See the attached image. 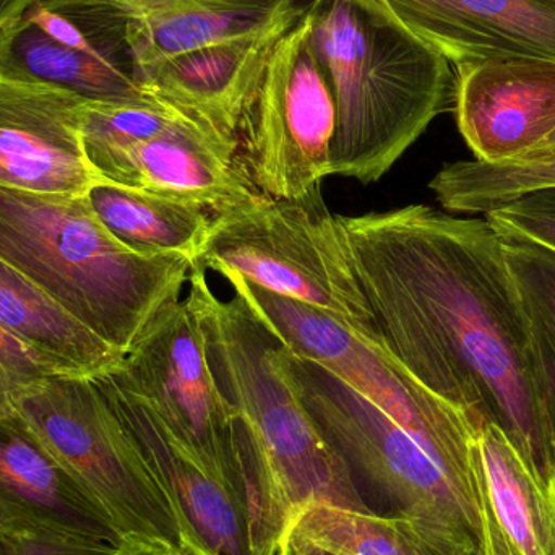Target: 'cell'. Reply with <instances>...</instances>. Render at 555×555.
I'll list each match as a JSON object with an SVG mask.
<instances>
[{"label":"cell","mask_w":555,"mask_h":555,"mask_svg":"<svg viewBox=\"0 0 555 555\" xmlns=\"http://www.w3.org/2000/svg\"><path fill=\"white\" fill-rule=\"evenodd\" d=\"M338 218L388 351L476 433L501 429L555 495L530 330L499 231L427 205Z\"/></svg>","instance_id":"obj_1"},{"label":"cell","mask_w":555,"mask_h":555,"mask_svg":"<svg viewBox=\"0 0 555 555\" xmlns=\"http://www.w3.org/2000/svg\"><path fill=\"white\" fill-rule=\"evenodd\" d=\"M304 9L335 98L333 176L380 181L434 119L455 109L453 65L380 0H307Z\"/></svg>","instance_id":"obj_2"},{"label":"cell","mask_w":555,"mask_h":555,"mask_svg":"<svg viewBox=\"0 0 555 555\" xmlns=\"http://www.w3.org/2000/svg\"><path fill=\"white\" fill-rule=\"evenodd\" d=\"M188 297L201 320L215 378L253 446L267 546L307 505L372 512L351 468L273 367L280 339L272 328L237 294L220 299L198 267L192 269Z\"/></svg>","instance_id":"obj_3"},{"label":"cell","mask_w":555,"mask_h":555,"mask_svg":"<svg viewBox=\"0 0 555 555\" xmlns=\"http://www.w3.org/2000/svg\"><path fill=\"white\" fill-rule=\"evenodd\" d=\"M0 260L35 281L126 358L153 320L181 299L194 263L120 244L88 195L0 188Z\"/></svg>","instance_id":"obj_4"},{"label":"cell","mask_w":555,"mask_h":555,"mask_svg":"<svg viewBox=\"0 0 555 555\" xmlns=\"http://www.w3.org/2000/svg\"><path fill=\"white\" fill-rule=\"evenodd\" d=\"M273 367L326 442L430 555H489L485 517L429 453L326 369L278 343Z\"/></svg>","instance_id":"obj_5"},{"label":"cell","mask_w":555,"mask_h":555,"mask_svg":"<svg viewBox=\"0 0 555 555\" xmlns=\"http://www.w3.org/2000/svg\"><path fill=\"white\" fill-rule=\"evenodd\" d=\"M221 276L284 348L332 372L403 427L481 511L475 469L478 433L459 410L417 382L384 343L338 315L278 296L234 273Z\"/></svg>","instance_id":"obj_6"},{"label":"cell","mask_w":555,"mask_h":555,"mask_svg":"<svg viewBox=\"0 0 555 555\" xmlns=\"http://www.w3.org/2000/svg\"><path fill=\"white\" fill-rule=\"evenodd\" d=\"M16 416L117 540L182 546L171 502L94 378L52 375Z\"/></svg>","instance_id":"obj_7"},{"label":"cell","mask_w":555,"mask_h":555,"mask_svg":"<svg viewBox=\"0 0 555 555\" xmlns=\"http://www.w3.org/2000/svg\"><path fill=\"white\" fill-rule=\"evenodd\" d=\"M194 267L249 283L338 315L382 341L338 215L322 195L306 201L257 198L215 218Z\"/></svg>","instance_id":"obj_8"},{"label":"cell","mask_w":555,"mask_h":555,"mask_svg":"<svg viewBox=\"0 0 555 555\" xmlns=\"http://www.w3.org/2000/svg\"><path fill=\"white\" fill-rule=\"evenodd\" d=\"M114 375L240 492L249 524H257L262 517V495L253 446L240 414L215 378L204 330L189 297L159 312Z\"/></svg>","instance_id":"obj_9"},{"label":"cell","mask_w":555,"mask_h":555,"mask_svg":"<svg viewBox=\"0 0 555 555\" xmlns=\"http://www.w3.org/2000/svg\"><path fill=\"white\" fill-rule=\"evenodd\" d=\"M335 130V98L310 42L304 9L278 41L244 111L237 162L263 197L306 201L333 176Z\"/></svg>","instance_id":"obj_10"},{"label":"cell","mask_w":555,"mask_h":555,"mask_svg":"<svg viewBox=\"0 0 555 555\" xmlns=\"http://www.w3.org/2000/svg\"><path fill=\"white\" fill-rule=\"evenodd\" d=\"M116 59L143 93L169 62L236 39L287 28L299 0H41ZM146 94V93H145Z\"/></svg>","instance_id":"obj_11"},{"label":"cell","mask_w":555,"mask_h":555,"mask_svg":"<svg viewBox=\"0 0 555 555\" xmlns=\"http://www.w3.org/2000/svg\"><path fill=\"white\" fill-rule=\"evenodd\" d=\"M93 378L171 502L181 550L204 555H254L249 515L240 492L185 446L114 372Z\"/></svg>","instance_id":"obj_12"},{"label":"cell","mask_w":555,"mask_h":555,"mask_svg":"<svg viewBox=\"0 0 555 555\" xmlns=\"http://www.w3.org/2000/svg\"><path fill=\"white\" fill-rule=\"evenodd\" d=\"M87 100L0 78V188L81 197L103 182L83 143Z\"/></svg>","instance_id":"obj_13"},{"label":"cell","mask_w":555,"mask_h":555,"mask_svg":"<svg viewBox=\"0 0 555 555\" xmlns=\"http://www.w3.org/2000/svg\"><path fill=\"white\" fill-rule=\"evenodd\" d=\"M455 113L476 159L514 165L555 132V62L488 59L456 65Z\"/></svg>","instance_id":"obj_14"},{"label":"cell","mask_w":555,"mask_h":555,"mask_svg":"<svg viewBox=\"0 0 555 555\" xmlns=\"http://www.w3.org/2000/svg\"><path fill=\"white\" fill-rule=\"evenodd\" d=\"M87 156L104 181L197 205L215 217L262 197L244 175L236 152L198 126Z\"/></svg>","instance_id":"obj_15"},{"label":"cell","mask_w":555,"mask_h":555,"mask_svg":"<svg viewBox=\"0 0 555 555\" xmlns=\"http://www.w3.org/2000/svg\"><path fill=\"white\" fill-rule=\"evenodd\" d=\"M453 67L488 59L555 62V0H380Z\"/></svg>","instance_id":"obj_16"},{"label":"cell","mask_w":555,"mask_h":555,"mask_svg":"<svg viewBox=\"0 0 555 555\" xmlns=\"http://www.w3.org/2000/svg\"><path fill=\"white\" fill-rule=\"evenodd\" d=\"M475 469L489 555H547L555 495L492 424L476 437Z\"/></svg>","instance_id":"obj_17"},{"label":"cell","mask_w":555,"mask_h":555,"mask_svg":"<svg viewBox=\"0 0 555 555\" xmlns=\"http://www.w3.org/2000/svg\"><path fill=\"white\" fill-rule=\"evenodd\" d=\"M0 326L62 375L100 377L117 371L124 361V354L116 348L3 260H0Z\"/></svg>","instance_id":"obj_18"},{"label":"cell","mask_w":555,"mask_h":555,"mask_svg":"<svg viewBox=\"0 0 555 555\" xmlns=\"http://www.w3.org/2000/svg\"><path fill=\"white\" fill-rule=\"evenodd\" d=\"M0 78L52 85L87 101H153L113 59L62 46L25 16L0 33Z\"/></svg>","instance_id":"obj_19"},{"label":"cell","mask_w":555,"mask_h":555,"mask_svg":"<svg viewBox=\"0 0 555 555\" xmlns=\"http://www.w3.org/2000/svg\"><path fill=\"white\" fill-rule=\"evenodd\" d=\"M94 214L124 246L142 256H184L197 263L215 215L197 205L103 181L88 192Z\"/></svg>","instance_id":"obj_20"},{"label":"cell","mask_w":555,"mask_h":555,"mask_svg":"<svg viewBox=\"0 0 555 555\" xmlns=\"http://www.w3.org/2000/svg\"><path fill=\"white\" fill-rule=\"evenodd\" d=\"M280 537L322 555H430L398 518L330 504L307 505Z\"/></svg>","instance_id":"obj_21"},{"label":"cell","mask_w":555,"mask_h":555,"mask_svg":"<svg viewBox=\"0 0 555 555\" xmlns=\"http://www.w3.org/2000/svg\"><path fill=\"white\" fill-rule=\"evenodd\" d=\"M501 236L527 315L541 401L555 452V253L531 241Z\"/></svg>","instance_id":"obj_22"},{"label":"cell","mask_w":555,"mask_h":555,"mask_svg":"<svg viewBox=\"0 0 555 555\" xmlns=\"http://www.w3.org/2000/svg\"><path fill=\"white\" fill-rule=\"evenodd\" d=\"M555 185V162L488 165L456 162L443 166L429 189L452 214L488 215L534 189Z\"/></svg>","instance_id":"obj_23"},{"label":"cell","mask_w":555,"mask_h":555,"mask_svg":"<svg viewBox=\"0 0 555 555\" xmlns=\"http://www.w3.org/2000/svg\"><path fill=\"white\" fill-rule=\"evenodd\" d=\"M184 126L197 124L156 101H87L83 114L85 152L130 145Z\"/></svg>","instance_id":"obj_24"},{"label":"cell","mask_w":555,"mask_h":555,"mask_svg":"<svg viewBox=\"0 0 555 555\" xmlns=\"http://www.w3.org/2000/svg\"><path fill=\"white\" fill-rule=\"evenodd\" d=\"M52 375L62 374L0 326V421L16 416L26 393Z\"/></svg>","instance_id":"obj_25"},{"label":"cell","mask_w":555,"mask_h":555,"mask_svg":"<svg viewBox=\"0 0 555 555\" xmlns=\"http://www.w3.org/2000/svg\"><path fill=\"white\" fill-rule=\"evenodd\" d=\"M485 218L501 234L531 241L555 253V185L534 189Z\"/></svg>","instance_id":"obj_26"},{"label":"cell","mask_w":555,"mask_h":555,"mask_svg":"<svg viewBox=\"0 0 555 555\" xmlns=\"http://www.w3.org/2000/svg\"><path fill=\"white\" fill-rule=\"evenodd\" d=\"M23 16L29 20V22L35 23L42 33L51 36L54 41L61 42L62 46L77 49V51L90 52V54L104 55V57L113 59L114 62H117L116 59L111 57L109 54L101 51L96 44H93L91 39L72 20L61 15V13L52 12L42 2H36L35 5L29 7Z\"/></svg>","instance_id":"obj_27"},{"label":"cell","mask_w":555,"mask_h":555,"mask_svg":"<svg viewBox=\"0 0 555 555\" xmlns=\"http://www.w3.org/2000/svg\"><path fill=\"white\" fill-rule=\"evenodd\" d=\"M181 547L166 541H122L111 555H179Z\"/></svg>","instance_id":"obj_28"},{"label":"cell","mask_w":555,"mask_h":555,"mask_svg":"<svg viewBox=\"0 0 555 555\" xmlns=\"http://www.w3.org/2000/svg\"><path fill=\"white\" fill-rule=\"evenodd\" d=\"M41 0H0V33L22 18L29 7Z\"/></svg>","instance_id":"obj_29"},{"label":"cell","mask_w":555,"mask_h":555,"mask_svg":"<svg viewBox=\"0 0 555 555\" xmlns=\"http://www.w3.org/2000/svg\"><path fill=\"white\" fill-rule=\"evenodd\" d=\"M555 162V132L551 135V139L544 143L541 149H538L537 152L528 155L527 158L521 159L518 165H524V163H551ZM515 165V163H514Z\"/></svg>","instance_id":"obj_30"},{"label":"cell","mask_w":555,"mask_h":555,"mask_svg":"<svg viewBox=\"0 0 555 555\" xmlns=\"http://www.w3.org/2000/svg\"><path fill=\"white\" fill-rule=\"evenodd\" d=\"M262 555H304L300 551H297L286 538L278 537Z\"/></svg>","instance_id":"obj_31"},{"label":"cell","mask_w":555,"mask_h":555,"mask_svg":"<svg viewBox=\"0 0 555 555\" xmlns=\"http://www.w3.org/2000/svg\"><path fill=\"white\" fill-rule=\"evenodd\" d=\"M547 555H555V502H554V527H553V540H551L550 551Z\"/></svg>","instance_id":"obj_32"},{"label":"cell","mask_w":555,"mask_h":555,"mask_svg":"<svg viewBox=\"0 0 555 555\" xmlns=\"http://www.w3.org/2000/svg\"><path fill=\"white\" fill-rule=\"evenodd\" d=\"M299 2H300V3H306V2H307V0H299Z\"/></svg>","instance_id":"obj_33"}]
</instances>
